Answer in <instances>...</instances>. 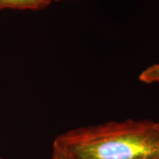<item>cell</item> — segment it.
Here are the masks:
<instances>
[{"label": "cell", "instance_id": "1", "mask_svg": "<svg viewBox=\"0 0 159 159\" xmlns=\"http://www.w3.org/2000/svg\"><path fill=\"white\" fill-rule=\"evenodd\" d=\"M55 142L73 159H159V122L111 121L71 129Z\"/></svg>", "mask_w": 159, "mask_h": 159}, {"label": "cell", "instance_id": "2", "mask_svg": "<svg viewBox=\"0 0 159 159\" xmlns=\"http://www.w3.org/2000/svg\"><path fill=\"white\" fill-rule=\"evenodd\" d=\"M54 0H0V11L12 10H42L51 5Z\"/></svg>", "mask_w": 159, "mask_h": 159}, {"label": "cell", "instance_id": "3", "mask_svg": "<svg viewBox=\"0 0 159 159\" xmlns=\"http://www.w3.org/2000/svg\"><path fill=\"white\" fill-rule=\"evenodd\" d=\"M139 80L146 84L159 83V63L143 70L139 75Z\"/></svg>", "mask_w": 159, "mask_h": 159}, {"label": "cell", "instance_id": "4", "mask_svg": "<svg viewBox=\"0 0 159 159\" xmlns=\"http://www.w3.org/2000/svg\"><path fill=\"white\" fill-rule=\"evenodd\" d=\"M51 159H73V157L62 146H60L57 142L54 141L52 145Z\"/></svg>", "mask_w": 159, "mask_h": 159}, {"label": "cell", "instance_id": "5", "mask_svg": "<svg viewBox=\"0 0 159 159\" xmlns=\"http://www.w3.org/2000/svg\"><path fill=\"white\" fill-rule=\"evenodd\" d=\"M54 1H64V0H54Z\"/></svg>", "mask_w": 159, "mask_h": 159}, {"label": "cell", "instance_id": "6", "mask_svg": "<svg viewBox=\"0 0 159 159\" xmlns=\"http://www.w3.org/2000/svg\"><path fill=\"white\" fill-rule=\"evenodd\" d=\"M0 159H2V157H0Z\"/></svg>", "mask_w": 159, "mask_h": 159}]
</instances>
